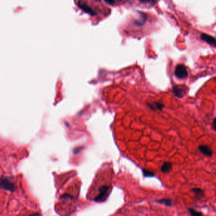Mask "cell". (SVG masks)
<instances>
[{
	"instance_id": "1",
	"label": "cell",
	"mask_w": 216,
	"mask_h": 216,
	"mask_svg": "<svg viewBox=\"0 0 216 216\" xmlns=\"http://www.w3.org/2000/svg\"><path fill=\"white\" fill-rule=\"evenodd\" d=\"M0 188L11 192H14L16 190V187L13 182L10 179L6 177H0Z\"/></svg>"
},
{
	"instance_id": "2",
	"label": "cell",
	"mask_w": 216,
	"mask_h": 216,
	"mask_svg": "<svg viewBox=\"0 0 216 216\" xmlns=\"http://www.w3.org/2000/svg\"><path fill=\"white\" fill-rule=\"evenodd\" d=\"M109 190V186H102L99 189L100 193L96 197H95L93 200L96 202H105L108 198V192Z\"/></svg>"
},
{
	"instance_id": "3",
	"label": "cell",
	"mask_w": 216,
	"mask_h": 216,
	"mask_svg": "<svg viewBox=\"0 0 216 216\" xmlns=\"http://www.w3.org/2000/svg\"><path fill=\"white\" fill-rule=\"evenodd\" d=\"M175 75L179 79H185L188 75V72L186 67L183 64L177 65L175 69Z\"/></svg>"
},
{
	"instance_id": "4",
	"label": "cell",
	"mask_w": 216,
	"mask_h": 216,
	"mask_svg": "<svg viewBox=\"0 0 216 216\" xmlns=\"http://www.w3.org/2000/svg\"><path fill=\"white\" fill-rule=\"evenodd\" d=\"M77 6L80 8L82 10H83L84 12L90 14L91 15L94 16L96 15V13L95 12V10H93L90 6H89L86 3L84 2H77Z\"/></svg>"
},
{
	"instance_id": "5",
	"label": "cell",
	"mask_w": 216,
	"mask_h": 216,
	"mask_svg": "<svg viewBox=\"0 0 216 216\" xmlns=\"http://www.w3.org/2000/svg\"><path fill=\"white\" fill-rule=\"evenodd\" d=\"M198 149L200 152L207 157H212V151L209 146L207 145H200L198 146Z\"/></svg>"
},
{
	"instance_id": "6",
	"label": "cell",
	"mask_w": 216,
	"mask_h": 216,
	"mask_svg": "<svg viewBox=\"0 0 216 216\" xmlns=\"http://www.w3.org/2000/svg\"><path fill=\"white\" fill-rule=\"evenodd\" d=\"M200 38L202 40L208 43L210 45H212L213 47L215 46V39L213 36L207 35V34H202Z\"/></svg>"
},
{
	"instance_id": "7",
	"label": "cell",
	"mask_w": 216,
	"mask_h": 216,
	"mask_svg": "<svg viewBox=\"0 0 216 216\" xmlns=\"http://www.w3.org/2000/svg\"><path fill=\"white\" fill-rule=\"evenodd\" d=\"M172 167H173L172 163H170L169 162H165L162 165L161 170L163 173H168L170 171V170H171Z\"/></svg>"
},
{
	"instance_id": "8",
	"label": "cell",
	"mask_w": 216,
	"mask_h": 216,
	"mask_svg": "<svg viewBox=\"0 0 216 216\" xmlns=\"http://www.w3.org/2000/svg\"><path fill=\"white\" fill-rule=\"evenodd\" d=\"M147 105H149V107L150 108H152L153 110H162L164 107V105L162 104V103H161V102H155V103H154L153 104H148Z\"/></svg>"
},
{
	"instance_id": "9",
	"label": "cell",
	"mask_w": 216,
	"mask_h": 216,
	"mask_svg": "<svg viewBox=\"0 0 216 216\" xmlns=\"http://www.w3.org/2000/svg\"><path fill=\"white\" fill-rule=\"evenodd\" d=\"M173 93L178 98H181L183 97L185 95V93L183 92V90L179 88L178 86H175L173 88Z\"/></svg>"
},
{
	"instance_id": "10",
	"label": "cell",
	"mask_w": 216,
	"mask_h": 216,
	"mask_svg": "<svg viewBox=\"0 0 216 216\" xmlns=\"http://www.w3.org/2000/svg\"><path fill=\"white\" fill-rule=\"evenodd\" d=\"M156 202L158 203L165 205V206L168 207H170L172 206V201L169 198H164L161 200H156Z\"/></svg>"
},
{
	"instance_id": "11",
	"label": "cell",
	"mask_w": 216,
	"mask_h": 216,
	"mask_svg": "<svg viewBox=\"0 0 216 216\" xmlns=\"http://www.w3.org/2000/svg\"><path fill=\"white\" fill-rule=\"evenodd\" d=\"M191 191L195 193V195L197 197H204V191L201 188H193L191 190Z\"/></svg>"
},
{
	"instance_id": "12",
	"label": "cell",
	"mask_w": 216,
	"mask_h": 216,
	"mask_svg": "<svg viewBox=\"0 0 216 216\" xmlns=\"http://www.w3.org/2000/svg\"><path fill=\"white\" fill-rule=\"evenodd\" d=\"M188 212L190 214L191 216H203V214L200 212H198L192 208L188 209Z\"/></svg>"
},
{
	"instance_id": "13",
	"label": "cell",
	"mask_w": 216,
	"mask_h": 216,
	"mask_svg": "<svg viewBox=\"0 0 216 216\" xmlns=\"http://www.w3.org/2000/svg\"><path fill=\"white\" fill-rule=\"evenodd\" d=\"M142 172H143V174L145 177H153L155 176V174L153 172L150 171V170H148V169H142Z\"/></svg>"
},
{
	"instance_id": "14",
	"label": "cell",
	"mask_w": 216,
	"mask_h": 216,
	"mask_svg": "<svg viewBox=\"0 0 216 216\" xmlns=\"http://www.w3.org/2000/svg\"><path fill=\"white\" fill-rule=\"evenodd\" d=\"M61 199H65V198H71V199H73V197L69 194H64L61 197H60Z\"/></svg>"
},
{
	"instance_id": "15",
	"label": "cell",
	"mask_w": 216,
	"mask_h": 216,
	"mask_svg": "<svg viewBox=\"0 0 216 216\" xmlns=\"http://www.w3.org/2000/svg\"><path fill=\"white\" fill-rule=\"evenodd\" d=\"M83 147H80V148H77V149H75L74 151V154H77L79 152H80L81 150V149H83Z\"/></svg>"
},
{
	"instance_id": "16",
	"label": "cell",
	"mask_w": 216,
	"mask_h": 216,
	"mask_svg": "<svg viewBox=\"0 0 216 216\" xmlns=\"http://www.w3.org/2000/svg\"><path fill=\"white\" fill-rule=\"evenodd\" d=\"M29 216H40V215L38 213H35V214H31L29 215Z\"/></svg>"
},
{
	"instance_id": "17",
	"label": "cell",
	"mask_w": 216,
	"mask_h": 216,
	"mask_svg": "<svg viewBox=\"0 0 216 216\" xmlns=\"http://www.w3.org/2000/svg\"><path fill=\"white\" fill-rule=\"evenodd\" d=\"M105 2H106L107 3H108V4H110V5H111V4H113V3H115V2H113V1H112V2H110H110H108V1H105Z\"/></svg>"
},
{
	"instance_id": "18",
	"label": "cell",
	"mask_w": 216,
	"mask_h": 216,
	"mask_svg": "<svg viewBox=\"0 0 216 216\" xmlns=\"http://www.w3.org/2000/svg\"><path fill=\"white\" fill-rule=\"evenodd\" d=\"M214 124H215V119H214L213 120V128H214V129L215 130V126H214Z\"/></svg>"
}]
</instances>
